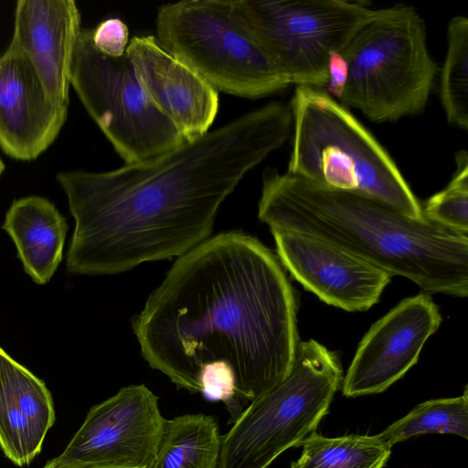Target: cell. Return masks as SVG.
I'll return each instance as SVG.
<instances>
[{
	"label": "cell",
	"instance_id": "6da1fadb",
	"mask_svg": "<svg viewBox=\"0 0 468 468\" xmlns=\"http://www.w3.org/2000/svg\"><path fill=\"white\" fill-rule=\"evenodd\" d=\"M292 128L290 106L271 102L144 162L58 173L75 220L68 271L117 274L187 253L208 239L226 197Z\"/></svg>",
	"mask_w": 468,
	"mask_h": 468
},
{
	"label": "cell",
	"instance_id": "7a4b0ae2",
	"mask_svg": "<svg viewBox=\"0 0 468 468\" xmlns=\"http://www.w3.org/2000/svg\"><path fill=\"white\" fill-rule=\"evenodd\" d=\"M297 299L278 256L240 231L176 259L132 321L143 357L178 388L222 374L255 400L290 373L300 342Z\"/></svg>",
	"mask_w": 468,
	"mask_h": 468
},
{
	"label": "cell",
	"instance_id": "3957f363",
	"mask_svg": "<svg viewBox=\"0 0 468 468\" xmlns=\"http://www.w3.org/2000/svg\"><path fill=\"white\" fill-rule=\"evenodd\" d=\"M259 218L271 231L292 230L331 242L405 277L424 293L468 295V235L410 218L355 193L268 167Z\"/></svg>",
	"mask_w": 468,
	"mask_h": 468
},
{
	"label": "cell",
	"instance_id": "277c9868",
	"mask_svg": "<svg viewBox=\"0 0 468 468\" xmlns=\"http://www.w3.org/2000/svg\"><path fill=\"white\" fill-rule=\"evenodd\" d=\"M292 151L287 172L355 193L416 219L422 207L394 160L372 133L322 89L296 86L290 104Z\"/></svg>",
	"mask_w": 468,
	"mask_h": 468
},
{
	"label": "cell",
	"instance_id": "5b68a950",
	"mask_svg": "<svg viewBox=\"0 0 468 468\" xmlns=\"http://www.w3.org/2000/svg\"><path fill=\"white\" fill-rule=\"evenodd\" d=\"M341 53L347 67L339 98L344 106L377 122L425 108L438 67L427 48L425 22L413 6L378 9Z\"/></svg>",
	"mask_w": 468,
	"mask_h": 468
},
{
	"label": "cell",
	"instance_id": "8992f818",
	"mask_svg": "<svg viewBox=\"0 0 468 468\" xmlns=\"http://www.w3.org/2000/svg\"><path fill=\"white\" fill-rule=\"evenodd\" d=\"M342 380L335 352L314 339L300 341L288 376L252 400L221 436L217 468H269L315 431Z\"/></svg>",
	"mask_w": 468,
	"mask_h": 468
},
{
	"label": "cell",
	"instance_id": "52a82bcc",
	"mask_svg": "<svg viewBox=\"0 0 468 468\" xmlns=\"http://www.w3.org/2000/svg\"><path fill=\"white\" fill-rule=\"evenodd\" d=\"M155 39L217 91L258 99L290 85L260 43L235 19L231 0L161 5Z\"/></svg>",
	"mask_w": 468,
	"mask_h": 468
},
{
	"label": "cell",
	"instance_id": "ba28073f",
	"mask_svg": "<svg viewBox=\"0 0 468 468\" xmlns=\"http://www.w3.org/2000/svg\"><path fill=\"white\" fill-rule=\"evenodd\" d=\"M231 7L290 84L318 89L327 85L331 55L378 10L345 0H231Z\"/></svg>",
	"mask_w": 468,
	"mask_h": 468
},
{
	"label": "cell",
	"instance_id": "9c48e42d",
	"mask_svg": "<svg viewBox=\"0 0 468 468\" xmlns=\"http://www.w3.org/2000/svg\"><path fill=\"white\" fill-rule=\"evenodd\" d=\"M70 85L125 164L144 162L186 140L153 104L126 53L111 57L81 29L74 48Z\"/></svg>",
	"mask_w": 468,
	"mask_h": 468
},
{
	"label": "cell",
	"instance_id": "30bf717a",
	"mask_svg": "<svg viewBox=\"0 0 468 468\" xmlns=\"http://www.w3.org/2000/svg\"><path fill=\"white\" fill-rule=\"evenodd\" d=\"M166 419L145 385H130L92 406L48 468H151Z\"/></svg>",
	"mask_w": 468,
	"mask_h": 468
},
{
	"label": "cell",
	"instance_id": "8fae6325",
	"mask_svg": "<svg viewBox=\"0 0 468 468\" xmlns=\"http://www.w3.org/2000/svg\"><path fill=\"white\" fill-rule=\"evenodd\" d=\"M441 323L430 294L399 302L362 338L342 380L346 397L383 392L417 363L427 339Z\"/></svg>",
	"mask_w": 468,
	"mask_h": 468
},
{
	"label": "cell",
	"instance_id": "7c38bea8",
	"mask_svg": "<svg viewBox=\"0 0 468 468\" xmlns=\"http://www.w3.org/2000/svg\"><path fill=\"white\" fill-rule=\"evenodd\" d=\"M271 232L283 268L327 304L367 311L390 282L387 271L331 242L292 230Z\"/></svg>",
	"mask_w": 468,
	"mask_h": 468
},
{
	"label": "cell",
	"instance_id": "4fadbf2b",
	"mask_svg": "<svg viewBox=\"0 0 468 468\" xmlns=\"http://www.w3.org/2000/svg\"><path fill=\"white\" fill-rule=\"evenodd\" d=\"M68 105L52 100L27 58L12 42L0 57V146L30 161L57 138Z\"/></svg>",
	"mask_w": 468,
	"mask_h": 468
},
{
	"label": "cell",
	"instance_id": "5bb4252c",
	"mask_svg": "<svg viewBox=\"0 0 468 468\" xmlns=\"http://www.w3.org/2000/svg\"><path fill=\"white\" fill-rule=\"evenodd\" d=\"M153 104L186 141L208 132L218 110V91L167 53L154 36L133 37L125 50Z\"/></svg>",
	"mask_w": 468,
	"mask_h": 468
},
{
	"label": "cell",
	"instance_id": "9a60e30c",
	"mask_svg": "<svg viewBox=\"0 0 468 468\" xmlns=\"http://www.w3.org/2000/svg\"><path fill=\"white\" fill-rule=\"evenodd\" d=\"M80 30L75 1L16 2L11 42L30 61L48 96L65 105H69L71 63Z\"/></svg>",
	"mask_w": 468,
	"mask_h": 468
},
{
	"label": "cell",
	"instance_id": "2e32d148",
	"mask_svg": "<svg viewBox=\"0 0 468 468\" xmlns=\"http://www.w3.org/2000/svg\"><path fill=\"white\" fill-rule=\"evenodd\" d=\"M2 229L11 237L25 271L37 284H46L58 267L68 224L55 205L41 197L15 200Z\"/></svg>",
	"mask_w": 468,
	"mask_h": 468
},
{
	"label": "cell",
	"instance_id": "e0dca14e",
	"mask_svg": "<svg viewBox=\"0 0 468 468\" xmlns=\"http://www.w3.org/2000/svg\"><path fill=\"white\" fill-rule=\"evenodd\" d=\"M221 436L216 420L203 413L166 420L151 468H217Z\"/></svg>",
	"mask_w": 468,
	"mask_h": 468
},
{
	"label": "cell",
	"instance_id": "ac0fdd59",
	"mask_svg": "<svg viewBox=\"0 0 468 468\" xmlns=\"http://www.w3.org/2000/svg\"><path fill=\"white\" fill-rule=\"evenodd\" d=\"M301 445L291 468H384L391 453L378 434L325 437L314 431Z\"/></svg>",
	"mask_w": 468,
	"mask_h": 468
},
{
	"label": "cell",
	"instance_id": "d6986e66",
	"mask_svg": "<svg viewBox=\"0 0 468 468\" xmlns=\"http://www.w3.org/2000/svg\"><path fill=\"white\" fill-rule=\"evenodd\" d=\"M427 433L453 434L468 439L467 386L459 397L430 399L417 405L378 435L392 447Z\"/></svg>",
	"mask_w": 468,
	"mask_h": 468
},
{
	"label": "cell",
	"instance_id": "ffe728a7",
	"mask_svg": "<svg viewBox=\"0 0 468 468\" xmlns=\"http://www.w3.org/2000/svg\"><path fill=\"white\" fill-rule=\"evenodd\" d=\"M448 48L441 71L440 97L452 124L468 129V18L452 17L447 30Z\"/></svg>",
	"mask_w": 468,
	"mask_h": 468
},
{
	"label": "cell",
	"instance_id": "44dd1931",
	"mask_svg": "<svg viewBox=\"0 0 468 468\" xmlns=\"http://www.w3.org/2000/svg\"><path fill=\"white\" fill-rule=\"evenodd\" d=\"M43 435L18 407L0 368V448L17 466H26L39 454Z\"/></svg>",
	"mask_w": 468,
	"mask_h": 468
},
{
	"label": "cell",
	"instance_id": "7402d4cb",
	"mask_svg": "<svg viewBox=\"0 0 468 468\" xmlns=\"http://www.w3.org/2000/svg\"><path fill=\"white\" fill-rule=\"evenodd\" d=\"M457 168L441 191L431 197L422 207L423 217L455 232L468 235V154L455 156Z\"/></svg>",
	"mask_w": 468,
	"mask_h": 468
},
{
	"label": "cell",
	"instance_id": "603a6c76",
	"mask_svg": "<svg viewBox=\"0 0 468 468\" xmlns=\"http://www.w3.org/2000/svg\"><path fill=\"white\" fill-rule=\"evenodd\" d=\"M129 31L126 25L118 18H110L91 29L94 47L111 57H121L128 46Z\"/></svg>",
	"mask_w": 468,
	"mask_h": 468
},
{
	"label": "cell",
	"instance_id": "cb8c5ba5",
	"mask_svg": "<svg viewBox=\"0 0 468 468\" xmlns=\"http://www.w3.org/2000/svg\"><path fill=\"white\" fill-rule=\"evenodd\" d=\"M347 78L346 62L341 52L333 53L328 63V93L340 98Z\"/></svg>",
	"mask_w": 468,
	"mask_h": 468
},
{
	"label": "cell",
	"instance_id": "d4e9b609",
	"mask_svg": "<svg viewBox=\"0 0 468 468\" xmlns=\"http://www.w3.org/2000/svg\"><path fill=\"white\" fill-rule=\"evenodd\" d=\"M4 170H5V165H4V163L2 162V160L0 158V176L3 173Z\"/></svg>",
	"mask_w": 468,
	"mask_h": 468
},
{
	"label": "cell",
	"instance_id": "484cf974",
	"mask_svg": "<svg viewBox=\"0 0 468 468\" xmlns=\"http://www.w3.org/2000/svg\"><path fill=\"white\" fill-rule=\"evenodd\" d=\"M42 468H48V467H46V466H43ZM97 468H105V467H97Z\"/></svg>",
	"mask_w": 468,
	"mask_h": 468
}]
</instances>
